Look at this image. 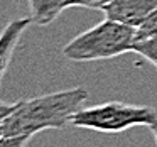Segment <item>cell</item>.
<instances>
[{
    "label": "cell",
    "instance_id": "1",
    "mask_svg": "<svg viewBox=\"0 0 157 147\" xmlns=\"http://www.w3.org/2000/svg\"><path fill=\"white\" fill-rule=\"evenodd\" d=\"M88 100V90L83 86L46 93L29 100H19L15 110L0 120V137L34 135L41 130L63 129Z\"/></svg>",
    "mask_w": 157,
    "mask_h": 147
},
{
    "label": "cell",
    "instance_id": "2",
    "mask_svg": "<svg viewBox=\"0 0 157 147\" xmlns=\"http://www.w3.org/2000/svg\"><path fill=\"white\" fill-rule=\"evenodd\" d=\"M137 29L122 22L105 19L95 27L78 34L63 48L69 61H98L133 52Z\"/></svg>",
    "mask_w": 157,
    "mask_h": 147
},
{
    "label": "cell",
    "instance_id": "3",
    "mask_svg": "<svg viewBox=\"0 0 157 147\" xmlns=\"http://www.w3.org/2000/svg\"><path fill=\"white\" fill-rule=\"evenodd\" d=\"M155 123L157 108L125 102H106L81 108L71 118L73 127L106 133H118L133 127H154Z\"/></svg>",
    "mask_w": 157,
    "mask_h": 147
},
{
    "label": "cell",
    "instance_id": "4",
    "mask_svg": "<svg viewBox=\"0 0 157 147\" xmlns=\"http://www.w3.org/2000/svg\"><path fill=\"white\" fill-rule=\"evenodd\" d=\"M155 9L157 0H113L103 9V14L106 19L137 29Z\"/></svg>",
    "mask_w": 157,
    "mask_h": 147
},
{
    "label": "cell",
    "instance_id": "5",
    "mask_svg": "<svg viewBox=\"0 0 157 147\" xmlns=\"http://www.w3.org/2000/svg\"><path fill=\"white\" fill-rule=\"evenodd\" d=\"M31 22H32V17H21V19H14L5 25L2 37H0V79L7 73L9 63L14 56L19 39H21L22 32L31 25Z\"/></svg>",
    "mask_w": 157,
    "mask_h": 147
},
{
    "label": "cell",
    "instance_id": "6",
    "mask_svg": "<svg viewBox=\"0 0 157 147\" xmlns=\"http://www.w3.org/2000/svg\"><path fill=\"white\" fill-rule=\"evenodd\" d=\"M32 22L46 25L52 22L64 9L71 7V0H29Z\"/></svg>",
    "mask_w": 157,
    "mask_h": 147
},
{
    "label": "cell",
    "instance_id": "7",
    "mask_svg": "<svg viewBox=\"0 0 157 147\" xmlns=\"http://www.w3.org/2000/svg\"><path fill=\"white\" fill-rule=\"evenodd\" d=\"M133 52L145 58L149 63H152L157 68V36L147 39H139L133 46Z\"/></svg>",
    "mask_w": 157,
    "mask_h": 147
},
{
    "label": "cell",
    "instance_id": "8",
    "mask_svg": "<svg viewBox=\"0 0 157 147\" xmlns=\"http://www.w3.org/2000/svg\"><path fill=\"white\" fill-rule=\"evenodd\" d=\"M157 36V9L145 19L140 27H137V41L139 39H147Z\"/></svg>",
    "mask_w": 157,
    "mask_h": 147
},
{
    "label": "cell",
    "instance_id": "9",
    "mask_svg": "<svg viewBox=\"0 0 157 147\" xmlns=\"http://www.w3.org/2000/svg\"><path fill=\"white\" fill-rule=\"evenodd\" d=\"M32 135H7L0 137V147H27Z\"/></svg>",
    "mask_w": 157,
    "mask_h": 147
},
{
    "label": "cell",
    "instance_id": "10",
    "mask_svg": "<svg viewBox=\"0 0 157 147\" xmlns=\"http://www.w3.org/2000/svg\"><path fill=\"white\" fill-rule=\"evenodd\" d=\"M113 0H71V7H85V9H98L103 10Z\"/></svg>",
    "mask_w": 157,
    "mask_h": 147
},
{
    "label": "cell",
    "instance_id": "11",
    "mask_svg": "<svg viewBox=\"0 0 157 147\" xmlns=\"http://www.w3.org/2000/svg\"><path fill=\"white\" fill-rule=\"evenodd\" d=\"M15 106H17V102L9 103V102H5V100H2V102H0V120L7 118V117L15 110Z\"/></svg>",
    "mask_w": 157,
    "mask_h": 147
},
{
    "label": "cell",
    "instance_id": "12",
    "mask_svg": "<svg viewBox=\"0 0 157 147\" xmlns=\"http://www.w3.org/2000/svg\"><path fill=\"white\" fill-rule=\"evenodd\" d=\"M150 130H152V133H154V139H155V145H157V123L154 127H150Z\"/></svg>",
    "mask_w": 157,
    "mask_h": 147
}]
</instances>
